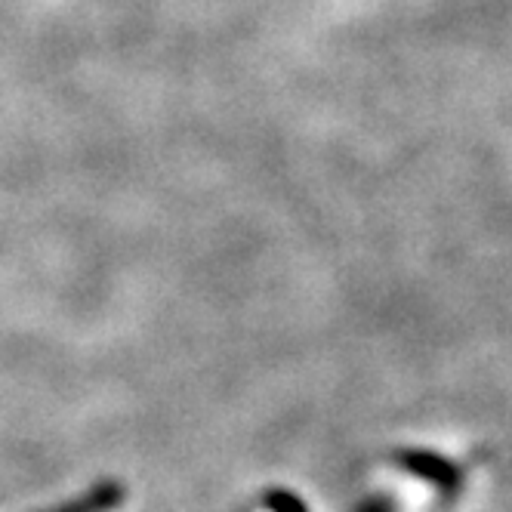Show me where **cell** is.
<instances>
[{"label": "cell", "instance_id": "1", "mask_svg": "<svg viewBox=\"0 0 512 512\" xmlns=\"http://www.w3.org/2000/svg\"><path fill=\"white\" fill-rule=\"evenodd\" d=\"M392 463L401 469V472H408L414 475V479L426 482L429 488L435 491H442V494H454L460 491V482H463V469L442 457V454H435V451H426V448H401L392 454Z\"/></svg>", "mask_w": 512, "mask_h": 512}, {"label": "cell", "instance_id": "2", "mask_svg": "<svg viewBox=\"0 0 512 512\" xmlns=\"http://www.w3.org/2000/svg\"><path fill=\"white\" fill-rule=\"evenodd\" d=\"M127 500V488L121 482H99L93 485L87 494H81L78 500H71V503H62L50 512H112L118 509L121 503Z\"/></svg>", "mask_w": 512, "mask_h": 512}, {"label": "cell", "instance_id": "3", "mask_svg": "<svg viewBox=\"0 0 512 512\" xmlns=\"http://www.w3.org/2000/svg\"><path fill=\"white\" fill-rule=\"evenodd\" d=\"M263 506H266V512H309L303 497H297L294 491H284V488L266 491L263 494Z\"/></svg>", "mask_w": 512, "mask_h": 512}, {"label": "cell", "instance_id": "4", "mask_svg": "<svg viewBox=\"0 0 512 512\" xmlns=\"http://www.w3.org/2000/svg\"><path fill=\"white\" fill-rule=\"evenodd\" d=\"M352 512H395V500L377 494V497H368V500H361Z\"/></svg>", "mask_w": 512, "mask_h": 512}]
</instances>
